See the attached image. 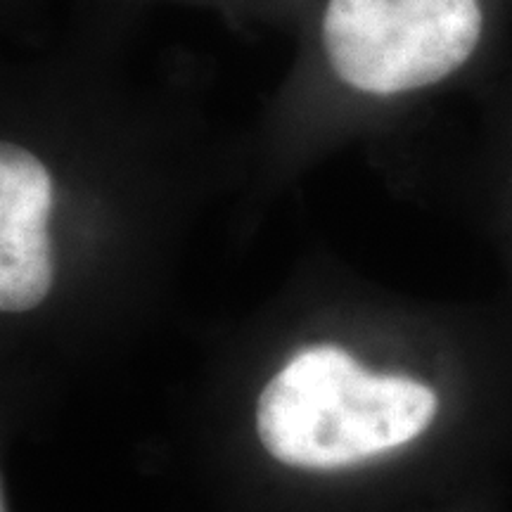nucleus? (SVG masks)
<instances>
[{"instance_id":"nucleus-1","label":"nucleus","mask_w":512,"mask_h":512,"mask_svg":"<svg viewBox=\"0 0 512 512\" xmlns=\"http://www.w3.org/2000/svg\"><path fill=\"white\" fill-rule=\"evenodd\" d=\"M437 394L411 377L370 373L339 347L299 351L266 384L261 444L280 463L335 470L408 444L430 427Z\"/></svg>"},{"instance_id":"nucleus-2","label":"nucleus","mask_w":512,"mask_h":512,"mask_svg":"<svg viewBox=\"0 0 512 512\" xmlns=\"http://www.w3.org/2000/svg\"><path fill=\"white\" fill-rule=\"evenodd\" d=\"M482 27L479 0H325L320 41L344 86L392 98L458 72Z\"/></svg>"},{"instance_id":"nucleus-3","label":"nucleus","mask_w":512,"mask_h":512,"mask_svg":"<svg viewBox=\"0 0 512 512\" xmlns=\"http://www.w3.org/2000/svg\"><path fill=\"white\" fill-rule=\"evenodd\" d=\"M48 166L17 143L0 147V309H36L53 287Z\"/></svg>"},{"instance_id":"nucleus-4","label":"nucleus","mask_w":512,"mask_h":512,"mask_svg":"<svg viewBox=\"0 0 512 512\" xmlns=\"http://www.w3.org/2000/svg\"><path fill=\"white\" fill-rule=\"evenodd\" d=\"M0 512H8V505H5V501H3V508H0Z\"/></svg>"}]
</instances>
